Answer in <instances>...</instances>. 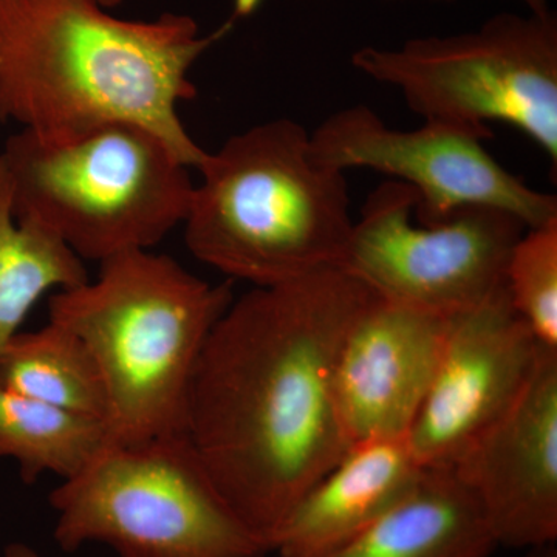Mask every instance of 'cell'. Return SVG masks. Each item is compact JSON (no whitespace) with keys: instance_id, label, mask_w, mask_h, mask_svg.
Wrapping results in <instances>:
<instances>
[{"instance_id":"1","label":"cell","mask_w":557,"mask_h":557,"mask_svg":"<svg viewBox=\"0 0 557 557\" xmlns=\"http://www.w3.org/2000/svg\"><path fill=\"white\" fill-rule=\"evenodd\" d=\"M373 296L341 269L252 287L233 299L201 350L186 437L270 552L293 508L348 448L336 358Z\"/></svg>"},{"instance_id":"2","label":"cell","mask_w":557,"mask_h":557,"mask_svg":"<svg viewBox=\"0 0 557 557\" xmlns=\"http://www.w3.org/2000/svg\"><path fill=\"white\" fill-rule=\"evenodd\" d=\"M211 35L185 14L112 16L97 0H0V121L58 138L110 123L149 127L188 168L207 156L183 126L190 70Z\"/></svg>"},{"instance_id":"3","label":"cell","mask_w":557,"mask_h":557,"mask_svg":"<svg viewBox=\"0 0 557 557\" xmlns=\"http://www.w3.org/2000/svg\"><path fill=\"white\" fill-rule=\"evenodd\" d=\"M197 171L183 225L200 262L252 287L343 265L354 230L346 174L314 161L296 121L233 135Z\"/></svg>"},{"instance_id":"4","label":"cell","mask_w":557,"mask_h":557,"mask_svg":"<svg viewBox=\"0 0 557 557\" xmlns=\"http://www.w3.org/2000/svg\"><path fill=\"white\" fill-rule=\"evenodd\" d=\"M170 256L135 249L102 260L95 281L50 298V321L90 348L109 398V445L186 434L194 370L233 302Z\"/></svg>"},{"instance_id":"5","label":"cell","mask_w":557,"mask_h":557,"mask_svg":"<svg viewBox=\"0 0 557 557\" xmlns=\"http://www.w3.org/2000/svg\"><path fill=\"white\" fill-rule=\"evenodd\" d=\"M14 215L51 231L83 260L150 249L188 214L189 168L135 123L49 138L20 131L0 153Z\"/></svg>"},{"instance_id":"6","label":"cell","mask_w":557,"mask_h":557,"mask_svg":"<svg viewBox=\"0 0 557 557\" xmlns=\"http://www.w3.org/2000/svg\"><path fill=\"white\" fill-rule=\"evenodd\" d=\"M62 552L102 544L119 557H269L212 482L186 434L108 445L49 496Z\"/></svg>"},{"instance_id":"7","label":"cell","mask_w":557,"mask_h":557,"mask_svg":"<svg viewBox=\"0 0 557 557\" xmlns=\"http://www.w3.org/2000/svg\"><path fill=\"white\" fill-rule=\"evenodd\" d=\"M351 65L394 87L431 123L490 129L505 123L557 163V17L502 13L478 30L366 46Z\"/></svg>"},{"instance_id":"8","label":"cell","mask_w":557,"mask_h":557,"mask_svg":"<svg viewBox=\"0 0 557 557\" xmlns=\"http://www.w3.org/2000/svg\"><path fill=\"white\" fill-rule=\"evenodd\" d=\"M418 196L398 180L383 183L354 222L341 270L379 298L453 319L505 287L511 249L525 233L502 209L468 207L442 222H416Z\"/></svg>"},{"instance_id":"9","label":"cell","mask_w":557,"mask_h":557,"mask_svg":"<svg viewBox=\"0 0 557 557\" xmlns=\"http://www.w3.org/2000/svg\"><path fill=\"white\" fill-rule=\"evenodd\" d=\"M491 129L431 123L413 131L388 127L368 106L332 113L310 134L314 161L346 174L372 170L416 189L413 219L431 225L458 209L490 207L522 220L527 228L557 220V199L528 186L483 146Z\"/></svg>"},{"instance_id":"10","label":"cell","mask_w":557,"mask_h":557,"mask_svg":"<svg viewBox=\"0 0 557 557\" xmlns=\"http://www.w3.org/2000/svg\"><path fill=\"white\" fill-rule=\"evenodd\" d=\"M542 348L505 287L478 309L453 318L408 435L421 468H453L518 399Z\"/></svg>"},{"instance_id":"11","label":"cell","mask_w":557,"mask_h":557,"mask_svg":"<svg viewBox=\"0 0 557 557\" xmlns=\"http://www.w3.org/2000/svg\"><path fill=\"white\" fill-rule=\"evenodd\" d=\"M450 469L478 500L498 547L556 544L557 350L542 348L511 408Z\"/></svg>"},{"instance_id":"12","label":"cell","mask_w":557,"mask_h":557,"mask_svg":"<svg viewBox=\"0 0 557 557\" xmlns=\"http://www.w3.org/2000/svg\"><path fill=\"white\" fill-rule=\"evenodd\" d=\"M453 319L373 296L341 343L335 399L348 442L406 437L437 370Z\"/></svg>"},{"instance_id":"13","label":"cell","mask_w":557,"mask_h":557,"mask_svg":"<svg viewBox=\"0 0 557 557\" xmlns=\"http://www.w3.org/2000/svg\"><path fill=\"white\" fill-rule=\"evenodd\" d=\"M423 471L408 435L351 443L289 512L271 555L309 557L343 544L408 496Z\"/></svg>"},{"instance_id":"14","label":"cell","mask_w":557,"mask_h":557,"mask_svg":"<svg viewBox=\"0 0 557 557\" xmlns=\"http://www.w3.org/2000/svg\"><path fill=\"white\" fill-rule=\"evenodd\" d=\"M497 548L468 487L453 469L434 468L375 522L309 557H491Z\"/></svg>"},{"instance_id":"15","label":"cell","mask_w":557,"mask_h":557,"mask_svg":"<svg viewBox=\"0 0 557 557\" xmlns=\"http://www.w3.org/2000/svg\"><path fill=\"white\" fill-rule=\"evenodd\" d=\"M0 381L51 408L108 426L109 398L97 359L79 336L49 321L20 332L0 354Z\"/></svg>"},{"instance_id":"16","label":"cell","mask_w":557,"mask_h":557,"mask_svg":"<svg viewBox=\"0 0 557 557\" xmlns=\"http://www.w3.org/2000/svg\"><path fill=\"white\" fill-rule=\"evenodd\" d=\"M87 281L84 260L60 237L16 219L9 175L0 159V354L44 295Z\"/></svg>"},{"instance_id":"17","label":"cell","mask_w":557,"mask_h":557,"mask_svg":"<svg viewBox=\"0 0 557 557\" xmlns=\"http://www.w3.org/2000/svg\"><path fill=\"white\" fill-rule=\"evenodd\" d=\"M108 445L102 421L51 408L0 381V458L16 461L27 485L44 474L75 478Z\"/></svg>"},{"instance_id":"18","label":"cell","mask_w":557,"mask_h":557,"mask_svg":"<svg viewBox=\"0 0 557 557\" xmlns=\"http://www.w3.org/2000/svg\"><path fill=\"white\" fill-rule=\"evenodd\" d=\"M509 302L542 347L557 350V220L527 228L505 270Z\"/></svg>"},{"instance_id":"19","label":"cell","mask_w":557,"mask_h":557,"mask_svg":"<svg viewBox=\"0 0 557 557\" xmlns=\"http://www.w3.org/2000/svg\"><path fill=\"white\" fill-rule=\"evenodd\" d=\"M3 557H40L35 548L22 542H13L3 549Z\"/></svg>"},{"instance_id":"20","label":"cell","mask_w":557,"mask_h":557,"mask_svg":"<svg viewBox=\"0 0 557 557\" xmlns=\"http://www.w3.org/2000/svg\"><path fill=\"white\" fill-rule=\"evenodd\" d=\"M435 2H445V0H435ZM520 2L528 7V11L531 13H545V11L552 10L548 0H520Z\"/></svg>"},{"instance_id":"21","label":"cell","mask_w":557,"mask_h":557,"mask_svg":"<svg viewBox=\"0 0 557 557\" xmlns=\"http://www.w3.org/2000/svg\"><path fill=\"white\" fill-rule=\"evenodd\" d=\"M527 557H557L556 544L528 549Z\"/></svg>"},{"instance_id":"22","label":"cell","mask_w":557,"mask_h":557,"mask_svg":"<svg viewBox=\"0 0 557 557\" xmlns=\"http://www.w3.org/2000/svg\"><path fill=\"white\" fill-rule=\"evenodd\" d=\"M256 0H237V14L251 10Z\"/></svg>"},{"instance_id":"23","label":"cell","mask_w":557,"mask_h":557,"mask_svg":"<svg viewBox=\"0 0 557 557\" xmlns=\"http://www.w3.org/2000/svg\"><path fill=\"white\" fill-rule=\"evenodd\" d=\"M98 3H100L101 7H104V9H115L116 5H120L121 0H97Z\"/></svg>"}]
</instances>
